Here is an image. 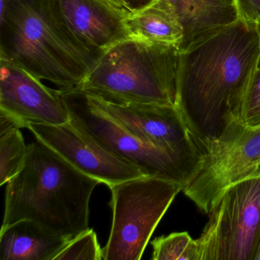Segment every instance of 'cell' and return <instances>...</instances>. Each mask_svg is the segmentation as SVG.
Returning a JSON list of instances; mask_svg holds the SVG:
<instances>
[{"mask_svg": "<svg viewBox=\"0 0 260 260\" xmlns=\"http://www.w3.org/2000/svg\"><path fill=\"white\" fill-rule=\"evenodd\" d=\"M180 50L127 39L102 53L77 89L117 104L176 106Z\"/></svg>", "mask_w": 260, "mask_h": 260, "instance_id": "obj_4", "label": "cell"}, {"mask_svg": "<svg viewBox=\"0 0 260 260\" xmlns=\"http://www.w3.org/2000/svg\"><path fill=\"white\" fill-rule=\"evenodd\" d=\"M0 111L21 128L30 122L60 125L70 121L60 89L47 87L21 67L0 58Z\"/></svg>", "mask_w": 260, "mask_h": 260, "instance_id": "obj_11", "label": "cell"}, {"mask_svg": "<svg viewBox=\"0 0 260 260\" xmlns=\"http://www.w3.org/2000/svg\"><path fill=\"white\" fill-rule=\"evenodd\" d=\"M151 245L153 260H199L197 241L187 232L156 237Z\"/></svg>", "mask_w": 260, "mask_h": 260, "instance_id": "obj_17", "label": "cell"}, {"mask_svg": "<svg viewBox=\"0 0 260 260\" xmlns=\"http://www.w3.org/2000/svg\"><path fill=\"white\" fill-rule=\"evenodd\" d=\"M61 92L70 122L109 153L136 166L145 176L179 182L185 188L192 181L180 164L143 142L112 117L98 97L78 89Z\"/></svg>", "mask_w": 260, "mask_h": 260, "instance_id": "obj_6", "label": "cell"}, {"mask_svg": "<svg viewBox=\"0 0 260 260\" xmlns=\"http://www.w3.org/2000/svg\"><path fill=\"white\" fill-rule=\"evenodd\" d=\"M259 54L258 25L240 17L181 51L176 107L204 153L240 120Z\"/></svg>", "mask_w": 260, "mask_h": 260, "instance_id": "obj_1", "label": "cell"}, {"mask_svg": "<svg viewBox=\"0 0 260 260\" xmlns=\"http://www.w3.org/2000/svg\"><path fill=\"white\" fill-rule=\"evenodd\" d=\"M259 168L260 126L248 127L234 120L206 147L199 172L183 191L208 214L230 187Z\"/></svg>", "mask_w": 260, "mask_h": 260, "instance_id": "obj_8", "label": "cell"}, {"mask_svg": "<svg viewBox=\"0 0 260 260\" xmlns=\"http://www.w3.org/2000/svg\"><path fill=\"white\" fill-rule=\"evenodd\" d=\"M98 98L107 112L141 141L167 153L196 177L205 153L176 106L117 104Z\"/></svg>", "mask_w": 260, "mask_h": 260, "instance_id": "obj_9", "label": "cell"}, {"mask_svg": "<svg viewBox=\"0 0 260 260\" xmlns=\"http://www.w3.org/2000/svg\"><path fill=\"white\" fill-rule=\"evenodd\" d=\"M103 1L107 3L109 5L115 7V8L121 9V10H127V11H129L124 0H103Z\"/></svg>", "mask_w": 260, "mask_h": 260, "instance_id": "obj_22", "label": "cell"}, {"mask_svg": "<svg viewBox=\"0 0 260 260\" xmlns=\"http://www.w3.org/2000/svg\"><path fill=\"white\" fill-rule=\"evenodd\" d=\"M258 31H259V34H260V26H258ZM258 67H260V54H259V57H258Z\"/></svg>", "mask_w": 260, "mask_h": 260, "instance_id": "obj_25", "label": "cell"}, {"mask_svg": "<svg viewBox=\"0 0 260 260\" xmlns=\"http://www.w3.org/2000/svg\"><path fill=\"white\" fill-rule=\"evenodd\" d=\"M240 120L250 127L260 126V67L248 86L240 111Z\"/></svg>", "mask_w": 260, "mask_h": 260, "instance_id": "obj_19", "label": "cell"}, {"mask_svg": "<svg viewBox=\"0 0 260 260\" xmlns=\"http://www.w3.org/2000/svg\"><path fill=\"white\" fill-rule=\"evenodd\" d=\"M20 129L12 127L0 131V185H5L22 170L28 154Z\"/></svg>", "mask_w": 260, "mask_h": 260, "instance_id": "obj_16", "label": "cell"}, {"mask_svg": "<svg viewBox=\"0 0 260 260\" xmlns=\"http://www.w3.org/2000/svg\"><path fill=\"white\" fill-rule=\"evenodd\" d=\"M8 1H10V0H0V3H1L0 6L4 5V4H7Z\"/></svg>", "mask_w": 260, "mask_h": 260, "instance_id": "obj_24", "label": "cell"}, {"mask_svg": "<svg viewBox=\"0 0 260 260\" xmlns=\"http://www.w3.org/2000/svg\"><path fill=\"white\" fill-rule=\"evenodd\" d=\"M124 1L129 11H131V10L140 8V7L146 5L151 0H124Z\"/></svg>", "mask_w": 260, "mask_h": 260, "instance_id": "obj_21", "label": "cell"}, {"mask_svg": "<svg viewBox=\"0 0 260 260\" xmlns=\"http://www.w3.org/2000/svg\"><path fill=\"white\" fill-rule=\"evenodd\" d=\"M112 229L103 260H139L158 223L183 191L182 184L143 176L109 187Z\"/></svg>", "mask_w": 260, "mask_h": 260, "instance_id": "obj_5", "label": "cell"}, {"mask_svg": "<svg viewBox=\"0 0 260 260\" xmlns=\"http://www.w3.org/2000/svg\"><path fill=\"white\" fill-rule=\"evenodd\" d=\"M199 260H253L260 234V168L230 187L209 213Z\"/></svg>", "mask_w": 260, "mask_h": 260, "instance_id": "obj_7", "label": "cell"}, {"mask_svg": "<svg viewBox=\"0 0 260 260\" xmlns=\"http://www.w3.org/2000/svg\"><path fill=\"white\" fill-rule=\"evenodd\" d=\"M183 27L180 51L240 18L235 0H170Z\"/></svg>", "mask_w": 260, "mask_h": 260, "instance_id": "obj_15", "label": "cell"}, {"mask_svg": "<svg viewBox=\"0 0 260 260\" xmlns=\"http://www.w3.org/2000/svg\"><path fill=\"white\" fill-rule=\"evenodd\" d=\"M71 241L37 222L19 220L1 228L0 260H54Z\"/></svg>", "mask_w": 260, "mask_h": 260, "instance_id": "obj_13", "label": "cell"}, {"mask_svg": "<svg viewBox=\"0 0 260 260\" xmlns=\"http://www.w3.org/2000/svg\"><path fill=\"white\" fill-rule=\"evenodd\" d=\"M54 260H103V249L95 231L89 229L73 239Z\"/></svg>", "mask_w": 260, "mask_h": 260, "instance_id": "obj_18", "label": "cell"}, {"mask_svg": "<svg viewBox=\"0 0 260 260\" xmlns=\"http://www.w3.org/2000/svg\"><path fill=\"white\" fill-rule=\"evenodd\" d=\"M126 24L132 39L180 50L184 30L170 0H151L128 11Z\"/></svg>", "mask_w": 260, "mask_h": 260, "instance_id": "obj_14", "label": "cell"}, {"mask_svg": "<svg viewBox=\"0 0 260 260\" xmlns=\"http://www.w3.org/2000/svg\"><path fill=\"white\" fill-rule=\"evenodd\" d=\"M253 260H260V234L257 242L256 249H255V255Z\"/></svg>", "mask_w": 260, "mask_h": 260, "instance_id": "obj_23", "label": "cell"}, {"mask_svg": "<svg viewBox=\"0 0 260 260\" xmlns=\"http://www.w3.org/2000/svg\"><path fill=\"white\" fill-rule=\"evenodd\" d=\"M240 17L260 26V0H235Z\"/></svg>", "mask_w": 260, "mask_h": 260, "instance_id": "obj_20", "label": "cell"}, {"mask_svg": "<svg viewBox=\"0 0 260 260\" xmlns=\"http://www.w3.org/2000/svg\"><path fill=\"white\" fill-rule=\"evenodd\" d=\"M27 128L73 167L109 187L147 176L136 166L109 153L70 121L60 125L30 122Z\"/></svg>", "mask_w": 260, "mask_h": 260, "instance_id": "obj_10", "label": "cell"}, {"mask_svg": "<svg viewBox=\"0 0 260 260\" xmlns=\"http://www.w3.org/2000/svg\"><path fill=\"white\" fill-rule=\"evenodd\" d=\"M100 183L37 140L28 145L22 170L7 183L2 228L33 220L72 240L90 229L89 201Z\"/></svg>", "mask_w": 260, "mask_h": 260, "instance_id": "obj_3", "label": "cell"}, {"mask_svg": "<svg viewBox=\"0 0 260 260\" xmlns=\"http://www.w3.org/2000/svg\"><path fill=\"white\" fill-rule=\"evenodd\" d=\"M57 10L74 36L94 53L101 54L131 38L126 24L127 10L103 0H55Z\"/></svg>", "mask_w": 260, "mask_h": 260, "instance_id": "obj_12", "label": "cell"}, {"mask_svg": "<svg viewBox=\"0 0 260 260\" xmlns=\"http://www.w3.org/2000/svg\"><path fill=\"white\" fill-rule=\"evenodd\" d=\"M100 55L70 31L55 0H10L0 6V58L61 90L77 89Z\"/></svg>", "mask_w": 260, "mask_h": 260, "instance_id": "obj_2", "label": "cell"}]
</instances>
